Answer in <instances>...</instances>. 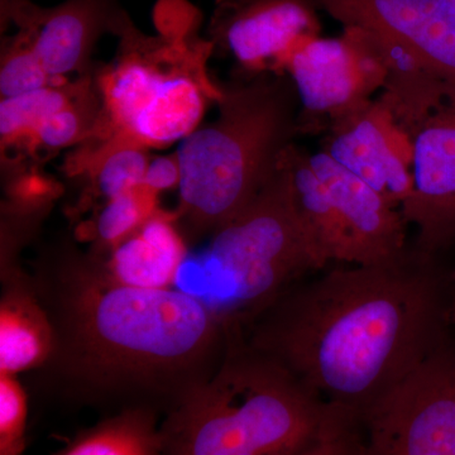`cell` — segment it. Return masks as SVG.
<instances>
[{"label": "cell", "mask_w": 455, "mask_h": 455, "mask_svg": "<svg viewBox=\"0 0 455 455\" xmlns=\"http://www.w3.org/2000/svg\"><path fill=\"white\" fill-rule=\"evenodd\" d=\"M31 3L28 0H2V20H17L20 12L28 7Z\"/></svg>", "instance_id": "27"}, {"label": "cell", "mask_w": 455, "mask_h": 455, "mask_svg": "<svg viewBox=\"0 0 455 455\" xmlns=\"http://www.w3.org/2000/svg\"><path fill=\"white\" fill-rule=\"evenodd\" d=\"M55 334L33 280L7 269L0 301V373L44 367L52 355Z\"/></svg>", "instance_id": "15"}, {"label": "cell", "mask_w": 455, "mask_h": 455, "mask_svg": "<svg viewBox=\"0 0 455 455\" xmlns=\"http://www.w3.org/2000/svg\"><path fill=\"white\" fill-rule=\"evenodd\" d=\"M451 322L455 324V301L451 302Z\"/></svg>", "instance_id": "28"}, {"label": "cell", "mask_w": 455, "mask_h": 455, "mask_svg": "<svg viewBox=\"0 0 455 455\" xmlns=\"http://www.w3.org/2000/svg\"><path fill=\"white\" fill-rule=\"evenodd\" d=\"M291 79L256 75L220 97V116L182 140L179 217L194 238L239 214L275 175L299 131Z\"/></svg>", "instance_id": "4"}, {"label": "cell", "mask_w": 455, "mask_h": 455, "mask_svg": "<svg viewBox=\"0 0 455 455\" xmlns=\"http://www.w3.org/2000/svg\"><path fill=\"white\" fill-rule=\"evenodd\" d=\"M181 171L178 156H161L149 161L147 167L145 187L152 193L170 190L179 187Z\"/></svg>", "instance_id": "26"}, {"label": "cell", "mask_w": 455, "mask_h": 455, "mask_svg": "<svg viewBox=\"0 0 455 455\" xmlns=\"http://www.w3.org/2000/svg\"><path fill=\"white\" fill-rule=\"evenodd\" d=\"M82 95L65 109L60 110L41 123L31 140L47 149L64 148L82 140L89 130L88 107L79 101Z\"/></svg>", "instance_id": "24"}, {"label": "cell", "mask_w": 455, "mask_h": 455, "mask_svg": "<svg viewBox=\"0 0 455 455\" xmlns=\"http://www.w3.org/2000/svg\"><path fill=\"white\" fill-rule=\"evenodd\" d=\"M435 257L412 245L379 265H329L251 320L248 343L359 419L447 340Z\"/></svg>", "instance_id": "1"}, {"label": "cell", "mask_w": 455, "mask_h": 455, "mask_svg": "<svg viewBox=\"0 0 455 455\" xmlns=\"http://www.w3.org/2000/svg\"><path fill=\"white\" fill-rule=\"evenodd\" d=\"M79 97V92L74 89L50 85L20 97L2 99L0 134L3 145L26 137L31 140L41 123L73 104Z\"/></svg>", "instance_id": "19"}, {"label": "cell", "mask_w": 455, "mask_h": 455, "mask_svg": "<svg viewBox=\"0 0 455 455\" xmlns=\"http://www.w3.org/2000/svg\"><path fill=\"white\" fill-rule=\"evenodd\" d=\"M127 14L118 0H66L55 8L31 5L17 23L53 80L83 68L103 33L122 31Z\"/></svg>", "instance_id": "14"}, {"label": "cell", "mask_w": 455, "mask_h": 455, "mask_svg": "<svg viewBox=\"0 0 455 455\" xmlns=\"http://www.w3.org/2000/svg\"><path fill=\"white\" fill-rule=\"evenodd\" d=\"M307 116L331 122L372 100L382 89L386 68L381 50L370 32L344 27L338 38H307L283 66Z\"/></svg>", "instance_id": "9"}, {"label": "cell", "mask_w": 455, "mask_h": 455, "mask_svg": "<svg viewBox=\"0 0 455 455\" xmlns=\"http://www.w3.org/2000/svg\"><path fill=\"white\" fill-rule=\"evenodd\" d=\"M148 164L145 146L114 139L92 164V181L99 196L108 202L143 187Z\"/></svg>", "instance_id": "20"}, {"label": "cell", "mask_w": 455, "mask_h": 455, "mask_svg": "<svg viewBox=\"0 0 455 455\" xmlns=\"http://www.w3.org/2000/svg\"><path fill=\"white\" fill-rule=\"evenodd\" d=\"M414 188L401 205L407 226L415 228L412 247L436 257L455 244V84L414 137Z\"/></svg>", "instance_id": "10"}, {"label": "cell", "mask_w": 455, "mask_h": 455, "mask_svg": "<svg viewBox=\"0 0 455 455\" xmlns=\"http://www.w3.org/2000/svg\"><path fill=\"white\" fill-rule=\"evenodd\" d=\"M155 214V193L143 185L124 196L108 200L99 214L95 232L101 244L116 248Z\"/></svg>", "instance_id": "21"}, {"label": "cell", "mask_w": 455, "mask_h": 455, "mask_svg": "<svg viewBox=\"0 0 455 455\" xmlns=\"http://www.w3.org/2000/svg\"><path fill=\"white\" fill-rule=\"evenodd\" d=\"M359 418L343 412L324 435L299 455H357Z\"/></svg>", "instance_id": "25"}, {"label": "cell", "mask_w": 455, "mask_h": 455, "mask_svg": "<svg viewBox=\"0 0 455 455\" xmlns=\"http://www.w3.org/2000/svg\"><path fill=\"white\" fill-rule=\"evenodd\" d=\"M451 280L454 281V283H455V269L453 271V274H451Z\"/></svg>", "instance_id": "29"}, {"label": "cell", "mask_w": 455, "mask_h": 455, "mask_svg": "<svg viewBox=\"0 0 455 455\" xmlns=\"http://www.w3.org/2000/svg\"><path fill=\"white\" fill-rule=\"evenodd\" d=\"M61 455H163L157 411L122 410L75 439Z\"/></svg>", "instance_id": "18"}, {"label": "cell", "mask_w": 455, "mask_h": 455, "mask_svg": "<svg viewBox=\"0 0 455 455\" xmlns=\"http://www.w3.org/2000/svg\"><path fill=\"white\" fill-rule=\"evenodd\" d=\"M371 35L381 50L386 68L379 100L390 110L398 125L414 140L442 100L447 83L400 44L374 33Z\"/></svg>", "instance_id": "16"}, {"label": "cell", "mask_w": 455, "mask_h": 455, "mask_svg": "<svg viewBox=\"0 0 455 455\" xmlns=\"http://www.w3.org/2000/svg\"><path fill=\"white\" fill-rule=\"evenodd\" d=\"M187 259L181 235L164 215L155 214L114 248L112 259L103 265L121 283L142 287H167Z\"/></svg>", "instance_id": "17"}, {"label": "cell", "mask_w": 455, "mask_h": 455, "mask_svg": "<svg viewBox=\"0 0 455 455\" xmlns=\"http://www.w3.org/2000/svg\"><path fill=\"white\" fill-rule=\"evenodd\" d=\"M287 154L259 196L209 235L202 256L224 283L220 313L232 324H248L293 283L328 267L296 208Z\"/></svg>", "instance_id": "5"}, {"label": "cell", "mask_w": 455, "mask_h": 455, "mask_svg": "<svg viewBox=\"0 0 455 455\" xmlns=\"http://www.w3.org/2000/svg\"><path fill=\"white\" fill-rule=\"evenodd\" d=\"M319 32L310 0H218L211 23L212 44L256 75L283 68L292 51Z\"/></svg>", "instance_id": "12"}, {"label": "cell", "mask_w": 455, "mask_h": 455, "mask_svg": "<svg viewBox=\"0 0 455 455\" xmlns=\"http://www.w3.org/2000/svg\"><path fill=\"white\" fill-rule=\"evenodd\" d=\"M329 423V406L289 371L238 349L167 411L163 455H299Z\"/></svg>", "instance_id": "3"}, {"label": "cell", "mask_w": 455, "mask_h": 455, "mask_svg": "<svg viewBox=\"0 0 455 455\" xmlns=\"http://www.w3.org/2000/svg\"><path fill=\"white\" fill-rule=\"evenodd\" d=\"M28 403L14 374L0 373V455H23Z\"/></svg>", "instance_id": "23"}, {"label": "cell", "mask_w": 455, "mask_h": 455, "mask_svg": "<svg viewBox=\"0 0 455 455\" xmlns=\"http://www.w3.org/2000/svg\"><path fill=\"white\" fill-rule=\"evenodd\" d=\"M357 455H455V344L445 340L359 419Z\"/></svg>", "instance_id": "8"}, {"label": "cell", "mask_w": 455, "mask_h": 455, "mask_svg": "<svg viewBox=\"0 0 455 455\" xmlns=\"http://www.w3.org/2000/svg\"><path fill=\"white\" fill-rule=\"evenodd\" d=\"M33 284L55 334L41 370L66 395L170 411L226 355L230 323L190 293L121 283L80 257L42 268Z\"/></svg>", "instance_id": "2"}, {"label": "cell", "mask_w": 455, "mask_h": 455, "mask_svg": "<svg viewBox=\"0 0 455 455\" xmlns=\"http://www.w3.org/2000/svg\"><path fill=\"white\" fill-rule=\"evenodd\" d=\"M296 208L325 266L379 265L409 251L403 212L324 151L287 154Z\"/></svg>", "instance_id": "6"}, {"label": "cell", "mask_w": 455, "mask_h": 455, "mask_svg": "<svg viewBox=\"0 0 455 455\" xmlns=\"http://www.w3.org/2000/svg\"><path fill=\"white\" fill-rule=\"evenodd\" d=\"M119 36L123 56L101 80L116 139L154 147L187 139L203 118L208 95L187 47L145 38L131 22Z\"/></svg>", "instance_id": "7"}, {"label": "cell", "mask_w": 455, "mask_h": 455, "mask_svg": "<svg viewBox=\"0 0 455 455\" xmlns=\"http://www.w3.org/2000/svg\"><path fill=\"white\" fill-rule=\"evenodd\" d=\"M344 27L387 38L455 84V0H310Z\"/></svg>", "instance_id": "11"}, {"label": "cell", "mask_w": 455, "mask_h": 455, "mask_svg": "<svg viewBox=\"0 0 455 455\" xmlns=\"http://www.w3.org/2000/svg\"><path fill=\"white\" fill-rule=\"evenodd\" d=\"M51 85V77L36 55L25 31L5 51L0 68L2 99L20 97Z\"/></svg>", "instance_id": "22"}, {"label": "cell", "mask_w": 455, "mask_h": 455, "mask_svg": "<svg viewBox=\"0 0 455 455\" xmlns=\"http://www.w3.org/2000/svg\"><path fill=\"white\" fill-rule=\"evenodd\" d=\"M324 152L400 209L414 188V140L381 100L331 122Z\"/></svg>", "instance_id": "13"}]
</instances>
